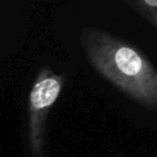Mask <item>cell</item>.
Instances as JSON below:
<instances>
[{"mask_svg":"<svg viewBox=\"0 0 157 157\" xmlns=\"http://www.w3.org/2000/svg\"><path fill=\"white\" fill-rule=\"evenodd\" d=\"M80 42L96 72L141 107L157 110V71L139 47L91 26L82 28Z\"/></svg>","mask_w":157,"mask_h":157,"instance_id":"1","label":"cell"},{"mask_svg":"<svg viewBox=\"0 0 157 157\" xmlns=\"http://www.w3.org/2000/svg\"><path fill=\"white\" fill-rule=\"evenodd\" d=\"M66 76L55 74L48 65L43 66L28 94V150L31 157H44L45 129L49 112L59 98Z\"/></svg>","mask_w":157,"mask_h":157,"instance_id":"2","label":"cell"},{"mask_svg":"<svg viewBox=\"0 0 157 157\" xmlns=\"http://www.w3.org/2000/svg\"><path fill=\"white\" fill-rule=\"evenodd\" d=\"M128 5L132 7V10L139 13L144 20L151 23L155 28L157 27V1L156 0H129Z\"/></svg>","mask_w":157,"mask_h":157,"instance_id":"3","label":"cell"}]
</instances>
